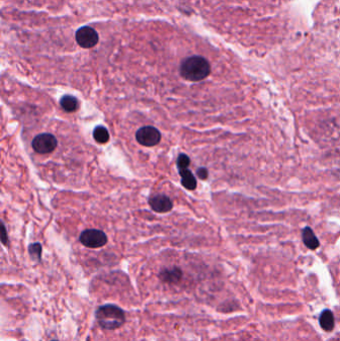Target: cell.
<instances>
[{
  "label": "cell",
  "mask_w": 340,
  "mask_h": 341,
  "mask_svg": "<svg viewBox=\"0 0 340 341\" xmlns=\"http://www.w3.org/2000/svg\"><path fill=\"white\" fill-rule=\"evenodd\" d=\"M150 206L156 213H168L173 209V203L165 194H157L149 201Z\"/></svg>",
  "instance_id": "cell-7"
},
{
  "label": "cell",
  "mask_w": 340,
  "mask_h": 341,
  "mask_svg": "<svg viewBox=\"0 0 340 341\" xmlns=\"http://www.w3.org/2000/svg\"><path fill=\"white\" fill-rule=\"evenodd\" d=\"M51 341H57V340H51Z\"/></svg>",
  "instance_id": "cell-18"
},
{
  "label": "cell",
  "mask_w": 340,
  "mask_h": 341,
  "mask_svg": "<svg viewBox=\"0 0 340 341\" xmlns=\"http://www.w3.org/2000/svg\"><path fill=\"white\" fill-rule=\"evenodd\" d=\"M1 230H2V234H1V239H2V242H3V245H7V242H8V238H7L6 229H5L4 225H2Z\"/></svg>",
  "instance_id": "cell-17"
},
{
  "label": "cell",
  "mask_w": 340,
  "mask_h": 341,
  "mask_svg": "<svg viewBox=\"0 0 340 341\" xmlns=\"http://www.w3.org/2000/svg\"><path fill=\"white\" fill-rule=\"evenodd\" d=\"M108 238L104 232L99 230H86L80 234L82 245L89 249H98L106 245Z\"/></svg>",
  "instance_id": "cell-3"
},
{
  "label": "cell",
  "mask_w": 340,
  "mask_h": 341,
  "mask_svg": "<svg viewBox=\"0 0 340 341\" xmlns=\"http://www.w3.org/2000/svg\"><path fill=\"white\" fill-rule=\"evenodd\" d=\"M93 137H94V140L99 144H105L110 139L108 130L103 126H98L94 129Z\"/></svg>",
  "instance_id": "cell-13"
},
{
  "label": "cell",
  "mask_w": 340,
  "mask_h": 341,
  "mask_svg": "<svg viewBox=\"0 0 340 341\" xmlns=\"http://www.w3.org/2000/svg\"><path fill=\"white\" fill-rule=\"evenodd\" d=\"M57 147V140L52 134H40L32 141V148L38 154H49Z\"/></svg>",
  "instance_id": "cell-4"
},
{
  "label": "cell",
  "mask_w": 340,
  "mask_h": 341,
  "mask_svg": "<svg viewBox=\"0 0 340 341\" xmlns=\"http://www.w3.org/2000/svg\"><path fill=\"white\" fill-rule=\"evenodd\" d=\"M96 319L101 327L108 330L120 328L125 323V312L117 305L106 304L96 311Z\"/></svg>",
  "instance_id": "cell-2"
},
{
  "label": "cell",
  "mask_w": 340,
  "mask_h": 341,
  "mask_svg": "<svg viewBox=\"0 0 340 341\" xmlns=\"http://www.w3.org/2000/svg\"><path fill=\"white\" fill-rule=\"evenodd\" d=\"M302 239L304 245L309 250H317L319 247V238L314 234L313 231L308 227L302 231Z\"/></svg>",
  "instance_id": "cell-9"
},
{
  "label": "cell",
  "mask_w": 340,
  "mask_h": 341,
  "mask_svg": "<svg viewBox=\"0 0 340 341\" xmlns=\"http://www.w3.org/2000/svg\"><path fill=\"white\" fill-rule=\"evenodd\" d=\"M161 138L162 136L160 131L151 126L142 127L136 133V140L145 147H153V146L158 145Z\"/></svg>",
  "instance_id": "cell-5"
},
{
  "label": "cell",
  "mask_w": 340,
  "mask_h": 341,
  "mask_svg": "<svg viewBox=\"0 0 340 341\" xmlns=\"http://www.w3.org/2000/svg\"><path fill=\"white\" fill-rule=\"evenodd\" d=\"M183 273L178 267H173V269H166L163 270L159 274V277L162 281L167 283H176L180 281L182 278Z\"/></svg>",
  "instance_id": "cell-8"
},
{
  "label": "cell",
  "mask_w": 340,
  "mask_h": 341,
  "mask_svg": "<svg viewBox=\"0 0 340 341\" xmlns=\"http://www.w3.org/2000/svg\"><path fill=\"white\" fill-rule=\"evenodd\" d=\"M76 41L82 47L89 49L94 47L99 41V35L95 29L90 26H83L76 31Z\"/></svg>",
  "instance_id": "cell-6"
},
{
  "label": "cell",
  "mask_w": 340,
  "mask_h": 341,
  "mask_svg": "<svg viewBox=\"0 0 340 341\" xmlns=\"http://www.w3.org/2000/svg\"><path fill=\"white\" fill-rule=\"evenodd\" d=\"M180 73L184 79L198 82L210 75L211 65L209 61L202 56H191L182 62Z\"/></svg>",
  "instance_id": "cell-1"
},
{
  "label": "cell",
  "mask_w": 340,
  "mask_h": 341,
  "mask_svg": "<svg viewBox=\"0 0 340 341\" xmlns=\"http://www.w3.org/2000/svg\"><path fill=\"white\" fill-rule=\"evenodd\" d=\"M190 158L185 155V154H181L179 157H178V161H177V165H178V169L179 170H185V169H188V167L190 166Z\"/></svg>",
  "instance_id": "cell-15"
},
{
  "label": "cell",
  "mask_w": 340,
  "mask_h": 341,
  "mask_svg": "<svg viewBox=\"0 0 340 341\" xmlns=\"http://www.w3.org/2000/svg\"><path fill=\"white\" fill-rule=\"evenodd\" d=\"M197 175H198V177L200 179L206 180L208 178V176H209V172H208V170L206 168H200L197 170Z\"/></svg>",
  "instance_id": "cell-16"
},
{
  "label": "cell",
  "mask_w": 340,
  "mask_h": 341,
  "mask_svg": "<svg viewBox=\"0 0 340 341\" xmlns=\"http://www.w3.org/2000/svg\"><path fill=\"white\" fill-rule=\"evenodd\" d=\"M60 105L62 109L68 113L75 112L79 108V102L78 100L71 95H65L63 96L60 100Z\"/></svg>",
  "instance_id": "cell-12"
},
{
  "label": "cell",
  "mask_w": 340,
  "mask_h": 341,
  "mask_svg": "<svg viewBox=\"0 0 340 341\" xmlns=\"http://www.w3.org/2000/svg\"><path fill=\"white\" fill-rule=\"evenodd\" d=\"M29 254H30V256L39 261L41 259V254H42V247L40 243H33V245H30L29 246Z\"/></svg>",
  "instance_id": "cell-14"
},
{
  "label": "cell",
  "mask_w": 340,
  "mask_h": 341,
  "mask_svg": "<svg viewBox=\"0 0 340 341\" xmlns=\"http://www.w3.org/2000/svg\"><path fill=\"white\" fill-rule=\"evenodd\" d=\"M319 323H320V326L323 330H325V331L333 330L334 323H335L333 313L328 309L322 311L320 316H319Z\"/></svg>",
  "instance_id": "cell-11"
},
{
  "label": "cell",
  "mask_w": 340,
  "mask_h": 341,
  "mask_svg": "<svg viewBox=\"0 0 340 341\" xmlns=\"http://www.w3.org/2000/svg\"><path fill=\"white\" fill-rule=\"evenodd\" d=\"M180 175L182 177V185L190 191L195 190L197 188V180L191 174V170H189L188 169L185 170H179Z\"/></svg>",
  "instance_id": "cell-10"
}]
</instances>
